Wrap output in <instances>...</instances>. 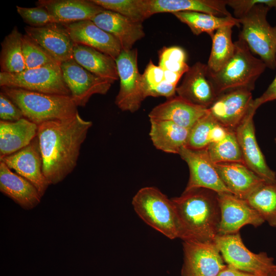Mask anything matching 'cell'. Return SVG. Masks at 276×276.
<instances>
[{"label":"cell","mask_w":276,"mask_h":276,"mask_svg":"<svg viewBox=\"0 0 276 276\" xmlns=\"http://www.w3.org/2000/svg\"><path fill=\"white\" fill-rule=\"evenodd\" d=\"M92 125L78 113L69 119L38 125L37 136L42 171L50 185L60 182L75 168L81 145Z\"/></svg>","instance_id":"1"},{"label":"cell","mask_w":276,"mask_h":276,"mask_svg":"<svg viewBox=\"0 0 276 276\" xmlns=\"http://www.w3.org/2000/svg\"><path fill=\"white\" fill-rule=\"evenodd\" d=\"M183 241H214L218 235L221 211L218 193L205 188L184 190L171 198Z\"/></svg>","instance_id":"2"},{"label":"cell","mask_w":276,"mask_h":276,"mask_svg":"<svg viewBox=\"0 0 276 276\" xmlns=\"http://www.w3.org/2000/svg\"><path fill=\"white\" fill-rule=\"evenodd\" d=\"M1 89L20 109L25 118L38 125L50 121L69 119L78 113L77 106L70 96L6 87Z\"/></svg>","instance_id":"3"},{"label":"cell","mask_w":276,"mask_h":276,"mask_svg":"<svg viewBox=\"0 0 276 276\" xmlns=\"http://www.w3.org/2000/svg\"><path fill=\"white\" fill-rule=\"evenodd\" d=\"M234 43V55L219 71L213 73L208 69V78L217 96L238 88L252 91L256 81L267 67L260 58L253 55L243 40L239 38Z\"/></svg>","instance_id":"4"},{"label":"cell","mask_w":276,"mask_h":276,"mask_svg":"<svg viewBox=\"0 0 276 276\" xmlns=\"http://www.w3.org/2000/svg\"><path fill=\"white\" fill-rule=\"evenodd\" d=\"M133 209L148 225L170 239L179 237L176 214L171 199L154 187L139 190L132 201Z\"/></svg>","instance_id":"5"},{"label":"cell","mask_w":276,"mask_h":276,"mask_svg":"<svg viewBox=\"0 0 276 276\" xmlns=\"http://www.w3.org/2000/svg\"><path fill=\"white\" fill-rule=\"evenodd\" d=\"M270 9L266 5H258L240 18L242 30L239 38L267 67L273 70L276 67V26H271L267 20Z\"/></svg>","instance_id":"6"},{"label":"cell","mask_w":276,"mask_h":276,"mask_svg":"<svg viewBox=\"0 0 276 276\" xmlns=\"http://www.w3.org/2000/svg\"><path fill=\"white\" fill-rule=\"evenodd\" d=\"M1 87L19 88L52 95L70 96L60 64L25 70L18 73L0 72Z\"/></svg>","instance_id":"7"},{"label":"cell","mask_w":276,"mask_h":276,"mask_svg":"<svg viewBox=\"0 0 276 276\" xmlns=\"http://www.w3.org/2000/svg\"><path fill=\"white\" fill-rule=\"evenodd\" d=\"M214 242L227 265L256 276H265L275 268L266 252L255 254L244 244L239 233L218 235Z\"/></svg>","instance_id":"8"},{"label":"cell","mask_w":276,"mask_h":276,"mask_svg":"<svg viewBox=\"0 0 276 276\" xmlns=\"http://www.w3.org/2000/svg\"><path fill=\"white\" fill-rule=\"evenodd\" d=\"M137 56L136 49L122 50L115 60L120 81L115 103L122 111H137L145 99L142 89V75L138 68Z\"/></svg>","instance_id":"9"},{"label":"cell","mask_w":276,"mask_h":276,"mask_svg":"<svg viewBox=\"0 0 276 276\" xmlns=\"http://www.w3.org/2000/svg\"><path fill=\"white\" fill-rule=\"evenodd\" d=\"M181 276H217L227 265L214 241H183Z\"/></svg>","instance_id":"10"},{"label":"cell","mask_w":276,"mask_h":276,"mask_svg":"<svg viewBox=\"0 0 276 276\" xmlns=\"http://www.w3.org/2000/svg\"><path fill=\"white\" fill-rule=\"evenodd\" d=\"M64 81L78 106L84 107L95 94L105 95L112 82L89 72L74 59L61 64Z\"/></svg>","instance_id":"11"},{"label":"cell","mask_w":276,"mask_h":276,"mask_svg":"<svg viewBox=\"0 0 276 276\" xmlns=\"http://www.w3.org/2000/svg\"><path fill=\"white\" fill-rule=\"evenodd\" d=\"M256 110L252 105L234 131L245 164L266 182H276V173L267 164L256 140L253 120Z\"/></svg>","instance_id":"12"},{"label":"cell","mask_w":276,"mask_h":276,"mask_svg":"<svg viewBox=\"0 0 276 276\" xmlns=\"http://www.w3.org/2000/svg\"><path fill=\"white\" fill-rule=\"evenodd\" d=\"M178 154L186 162L190 171L185 190L202 188L218 193L232 194L221 179L206 149L195 150L183 147Z\"/></svg>","instance_id":"13"},{"label":"cell","mask_w":276,"mask_h":276,"mask_svg":"<svg viewBox=\"0 0 276 276\" xmlns=\"http://www.w3.org/2000/svg\"><path fill=\"white\" fill-rule=\"evenodd\" d=\"M253 102L250 90L235 88L218 95L208 111L218 123L234 130L247 114Z\"/></svg>","instance_id":"14"},{"label":"cell","mask_w":276,"mask_h":276,"mask_svg":"<svg viewBox=\"0 0 276 276\" xmlns=\"http://www.w3.org/2000/svg\"><path fill=\"white\" fill-rule=\"evenodd\" d=\"M221 211L218 235L239 233L243 226L250 224L255 227L265 221L259 214L246 200L232 194L218 193Z\"/></svg>","instance_id":"15"},{"label":"cell","mask_w":276,"mask_h":276,"mask_svg":"<svg viewBox=\"0 0 276 276\" xmlns=\"http://www.w3.org/2000/svg\"><path fill=\"white\" fill-rule=\"evenodd\" d=\"M10 169L30 181L42 197L49 186L42 171V159L37 136L26 147L10 155L0 157Z\"/></svg>","instance_id":"16"},{"label":"cell","mask_w":276,"mask_h":276,"mask_svg":"<svg viewBox=\"0 0 276 276\" xmlns=\"http://www.w3.org/2000/svg\"><path fill=\"white\" fill-rule=\"evenodd\" d=\"M26 34L47 50L60 64L73 59L75 43L62 25L51 23L40 27H25Z\"/></svg>","instance_id":"17"},{"label":"cell","mask_w":276,"mask_h":276,"mask_svg":"<svg viewBox=\"0 0 276 276\" xmlns=\"http://www.w3.org/2000/svg\"><path fill=\"white\" fill-rule=\"evenodd\" d=\"M62 25L66 28L75 44L94 48L114 60L122 50L120 42L116 37L100 28L91 20Z\"/></svg>","instance_id":"18"},{"label":"cell","mask_w":276,"mask_h":276,"mask_svg":"<svg viewBox=\"0 0 276 276\" xmlns=\"http://www.w3.org/2000/svg\"><path fill=\"white\" fill-rule=\"evenodd\" d=\"M176 93L192 104L208 108L217 96L208 78L206 64L197 62L190 67Z\"/></svg>","instance_id":"19"},{"label":"cell","mask_w":276,"mask_h":276,"mask_svg":"<svg viewBox=\"0 0 276 276\" xmlns=\"http://www.w3.org/2000/svg\"><path fill=\"white\" fill-rule=\"evenodd\" d=\"M98 27L116 37L122 50L132 49L134 44L145 36L142 23L110 10H104L91 19Z\"/></svg>","instance_id":"20"},{"label":"cell","mask_w":276,"mask_h":276,"mask_svg":"<svg viewBox=\"0 0 276 276\" xmlns=\"http://www.w3.org/2000/svg\"><path fill=\"white\" fill-rule=\"evenodd\" d=\"M36 5L47 9L53 23L60 24L91 20L105 10L91 0H39Z\"/></svg>","instance_id":"21"},{"label":"cell","mask_w":276,"mask_h":276,"mask_svg":"<svg viewBox=\"0 0 276 276\" xmlns=\"http://www.w3.org/2000/svg\"><path fill=\"white\" fill-rule=\"evenodd\" d=\"M208 112V108L192 104L177 96L154 107L149 117L150 119L171 121L190 129Z\"/></svg>","instance_id":"22"},{"label":"cell","mask_w":276,"mask_h":276,"mask_svg":"<svg viewBox=\"0 0 276 276\" xmlns=\"http://www.w3.org/2000/svg\"><path fill=\"white\" fill-rule=\"evenodd\" d=\"M221 179L231 192L244 200L265 182L245 164L238 162L215 164Z\"/></svg>","instance_id":"23"},{"label":"cell","mask_w":276,"mask_h":276,"mask_svg":"<svg viewBox=\"0 0 276 276\" xmlns=\"http://www.w3.org/2000/svg\"><path fill=\"white\" fill-rule=\"evenodd\" d=\"M0 191L25 210L34 208L41 200L37 188L2 162H0Z\"/></svg>","instance_id":"24"},{"label":"cell","mask_w":276,"mask_h":276,"mask_svg":"<svg viewBox=\"0 0 276 276\" xmlns=\"http://www.w3.org/2000/svg\"><path fill=\"white\" fill-rule=\"evenodd\" d=\"M38 125L22 118L0 121V157L13 154L28 146L37 136Z\"/></svg>","instance_id":"25"},{"label":"cell","mask_w":276,"mask_h":276,"mask_svg":"<svg viewBox=\"0 0 276 276\" xmlns=\"http://www.w3.org/2000/svg\"><path fill=\"white\" fill-rule=\"evenodd\" d=\"M150 16L159 13L195 11L218 17L232 16L226 0H149Z\"/></svg>","instance_id":"26"},{"label":"cell","mask_w":276,"mask_h":276,"mask_svg":"<svg viewBox=\"0 0 276 276\" xmlns=\"http://www.w3.org/2000/svg\"><path fill=\"white\" fill-rule=\"evenodd\" d=\"M149 135L153 145L165 152L179 154L186 147L190 130L169 121L150 119Z\"/></svg>","instance_id":"27"},{"label":"cell","mask_w":276,"mask_h":276,"mask_svg":"<svg viewBox=\"0 0 276 276\" xmlns=\"http://www.w3.org/2000/svg\"><path fill=\"white\" fill-rule=\"evenodd\" d=\"M73 59L89 72L113 83L119 79L116 60L96 49L75 44Z\"/></svg>","instance_id":"28"},{"label":"cell","mask_w":276,"mask_h":276,"mask_svg":"<svg viewBox=\"0 0 276 276\" xmlns=\"http://www.w3.org/2000/svg\"><path fill=\"white\" fill-rule=\"evenodd\" d=\"M181 22L186 24L195 35L202 33L208 34L211 37L219 29L227 26L239 27L240 20L232 16L218 17L211 14L184 11L173 13Z\"/></svg>","instance_id":"29"},{"label":"cell","mask_w":276,"mask_h":276,"mask_svg":"<svg viewBox=\"0 0 276 276\" xmlns=\"http://www.w3.org/2000/svg\"><path fill=\"white\" fill-rule=\"evenodd\" d=\"M229 130L218 123L208 111L190 129L186 147L195 150L206 149L211 144L223 140Z\"/></svg>","instance_id":"30"},{"label":"cell","mask_w":276,"mask_h":276,"mask_svg":"<svg viewBox=\"0 0 276 276\" xmlns=\"http://www.w3.org/2000/svg\"><path fill=\"white\" fill-rule=\"evenodd\" d=\"M22 35L15 26L1 43V72L18 73L26 70L21 38Z\"/></svg>","instance_id":"31"},{"label":"cell","mask_w":276,"mask_h":276,"mask_svg":"<svg viewBox=\"0 0 276 276\" xmlns=\"http://www.w3.org/2000/svg\"><path fill=\"white\" fill-rule=\"evenodd\" d=\"M233 26L218 29L211 37L210 55L206 64L208 70L213 73L219 71L234 55L235 45L232 39Z\"/></svg>","instance_id":"32"},{"label":"cell","mask_w":276,"mask_h":276,"mask_svg":"<svg viewBox=\"0 0 276 276\" xmlns=\"http://www.w3.org/2000/svg\"><path fill=\"white\" fill-rule=\"evenodd\" d=\"M246 200L264 221L276 227V182H263Z\"/></svg>","instance_id":"33"},{"label":"cell","mask_w":276,"mask_h":276,"mask_svg":"<svg viewBox=\"0 0 276 276\" xmlns=\"http://www.w3.org/2000/svg\"><path fill=\"white\" fill-rule=\"evenodd\" d=\"M105 10L142 23L150 17L149 0H91Z\"/></svg>","instance_id":"34"},{"label":"cell","mask_w":276,"mask_h":276,"mask_svg":"<svg viewBox=\"0 0 276 276\" xmlns=\"http://www.w3.org/2000/svg\"><path fill=\"white\" fill-rule=\"evenodd\" d=\"M206 149L214 164L231 162L245 164L234 130H230L223 140L211 144Z\"/></svg>","instance_id":"35"},{"label":"cell","mask_w":276,"mask_h":276,"mask_svg":"<svg viewBox=\"0 0 276 276\" xmlns=\"http://www.w3.org/2000/svg\"><path fill=\"white\" fill-rule=\"evenodd\" d=\"M21 44L26 70L50 64L61 65L47 50L26 34L22 36Z\"/></svg>","instance_id":"36"},{"label":"cell","mask_w":276,"mask_h":276,"mask_svg":"<svg viewBox=\"0 0 276 276\" xmlns=\"http://www.w3.org/2000/svg\"><path fill=\"white\" fill-rule=\"evenodd\" d=\"M158 65L164 71L179 73L182 75L188 71L187 54L181 47H163L158 52Z\"/></svg>","instance_id":"37"},{"label":"cell","mask_w":276,"mask_h":276,"mask_svg":"<svg viewBox=\"0 0 276 276\" xmlns=\"http://www.w3.org/2000/svg\"><path fill=\"white\" fill-rule=\"evenodd\" d=\"M16 10L23 21L29 26L40 27L53 23L48 11L43 6L27 8L17 6Z\"/></svg>","instance_id":"38"},{"label":"cell","mask_w":276,"mask_h":276,"mask_svg":"<svg viewBox=\"0 0 276 276\" xmlns=\"http://www.w3.org/2000/svg\"><path fill=\"white\" fill-rule=\"evenodd\" d=\"M164 80V71L150 60L142 74V89L145 98L151 89L157 86Z\"/></svg>","instance_id":"39"},{"label":"cell","mask_w":276,"mask_h":276,"mask_svg":"<svg viewBox=\"0 0 276 276\" xmlns=\"http://www.w3.org/2000/svg\"><path fill=\"white\" fill-rule=\"evenodd\" d=\"M226 5L234 11L235 17L239 19L255 6L263 4L269 8H276V0H226Z\"/></svg>","instance_id":"40"},{"label":"cell","mask_w":276,"mask_h":276,"mask_svg":"<svg viewBox=\"0 0 276 276\" xmlns=\"http://www.w3.org/2000/svg\"><path fill=\"white\" fill-rule=\"evenodd\" d=\"M24 118L20 109L2 91L0 93V118L14 122Z\"/></svg>","instance_id":"41"},{"label":"cell","mask_w":276,"mask_h":276,"mask_svg":"<svg viewBox=\"0 0 276 276\" xmlns=\"http://www.w3.org/2000/svg\"><path fill=\"white\" fill-rule=\"evenodd\" d=\"M177 86L172 84L165 80L157 86L149 90L146 94L148 97H165L168 99L174 96Z\"/></svg>","instance_id":"42"},{"label":"cell","mask_w":276,"mask_h":276,"mask_svg":"<svg viewBox=\"0 0 276 276\" xmlns=\"http://www.w3.org/2000/svg\"><path fill=\"white\" fill-rule=\"evenodd\" d=\"M273 100H276V76L264 93L254 100L253 105L257 109L263 104Z\"/></svg>","instance_id":"43"},{"label":"cell","mask_w":276,"mask_h":276,"mask_svg":"<svg viewBox=\"0 0 276 276\" xmlns=\"http://www.w3.org/2000/svg\"><path fill=\"white\" fill-rule=\"evenodd\" d=\"M217 276H256L247 272L238 270L229 265L222 269Z\"/></svg>","instance_id":"44"},{"label":"cell","mask_w":276,"mask_h":276,"mask_svg":"<svg viewBox=\"0 0 276 276\" xmlns=\"http://www.w3.org/2000/svg\"><path fill=\"white\" fill-rule=\"evenodd\" d=\"M182 76L177 73L164 71V80L176 86Z\"/></svg>","instance_id":"45"},{"label":"cell","mask_w":276,"mask_h":276,"mask_svg":"<svg viewBox=\"0 0 276 276\" xmlns=\"http://www.w3.org/2000/svg\"><path fill=\"white\" fill-rule=\"evenodd\" d=\"M265 276H276V267Z\"/></svg>","instance_id":"46"},{"label":"cell","mask_w":276,"mask_h":276,"mask_svg":"<svg viewBox=\"0 0 276 276\" xmlns=\"http://www.w3.org/2000/svg\"><path fill=\"white\" fill-rule=\"evenodd\" d=\"M274 141H275V142L276 143V137L275 138Z\"/></svg>","instance_id":"47"},{"label":"cell","mask_w":276,"mask_h":276,"mask_svg":"<svg viewBox=\"0 0 276 276\" xmlns=\"http://www.w3.org/2000/svg\"><path fill=\"white\" fill-rule=\"evenodd\" d=\"M275 267H276V265H275Z\"/></svg>","instance_id":"48"}]
</instances>
